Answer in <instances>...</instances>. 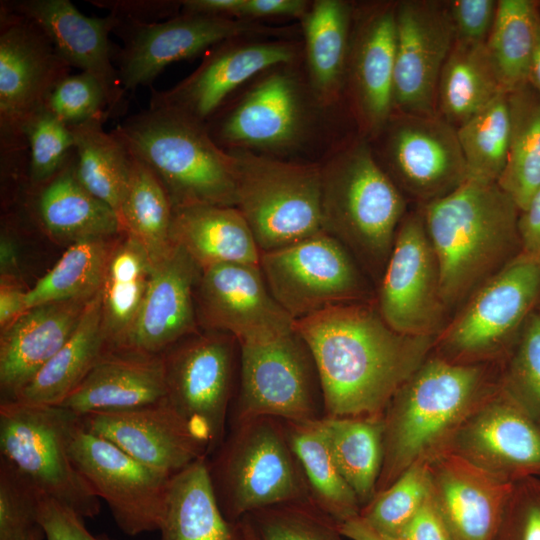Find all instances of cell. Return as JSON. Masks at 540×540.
Here are the masks:
<instances>
[{
	"label": "cell",
	"mask_w": 540,
	"mask_h": 540,
	"mask_svg": "<svg viewBox=\"0 0 540 540\" xmlns=\"http://www.w3.org/2000/svg\"><path fill=\"white\" fill-rule=\"evenodd\" d=\"M295 328L318 370L324 417L383 415L436 339L394 330L375 300L329 307L295 321Z\"/></svg>",
	"instance_id": "1"
},
{
	"label": "cell",
	"mask_w": 540,
	"mask_h": 540,
	"mask_svg": "<svg viewBox=\"0 0 540 540\" xmlns=\"http://www.w3.org/2000/svg\"><path fill=\"white\" fill-rule=\"evenodd\" d=\"M501 366L456 364L429 355L383 413L384 454L376 493L410 467L447 453L467 419L501 388Z\"/></svg>",
	"instance_id": "2"
},
{
	"label": "cell",
	"mask_w": 540,
	"mask_h": 540,
	"mask_svg": "<svg viewBox=\"0 0 540 540\" xmlns=\"http://www.w3.org/2000/svg\"><path fill=\"white\" fill-rule=\"evenodd\" d=\"M420 212L450 313L521 253L520 209L497 183L466 180Z\"/></svg>",
	"instance_id": "3"
},
{
	"label": "cell",
	"mask_w": 540,
	"mask_h": 540,
	"mask_svg": "<svg viewBox=\"0 0 540 540\" xmlns=\"http://www.w3.org/2000/svg\"><path fill=\"white\" fill-rule=\"evenodd\" d=\"M321 211L323 231L379 283L406 201L368 145L353 144L321 167Z\"/></svg>",
	"instance_id": "4"
},
{
	"label": "cell",
	"mask_w": 540,
	"mask_h": 540,
	"mask_svg": "<svg viewBox=\"0 0 540 540\" xmlns=\"http://www.w3.org/2000/svg\"><path fill=\"white\" fill-rule=\"evenodd\" d=\"M112 132L156 175L173 208L237 206L232 157L204 124L173 111L148 108Z\"/></svg>",
	"instance_id": "5"
},
{
	"label": "cell",
	"mask_w": 540,
	"mask_h": 540,
	"mask_svg": "<svg viewBox=\"0 0 540 540\" xmlns=\"http://www.w3.org/2000/svg\"><path fill=\"white\" fill-rule=\"evenodd\" d=\"M207 457L212 487L225 518L240 521L275 504L311 501L284 421L257 417L229 425Z\"/></svg>",
	"instance_id": "6"
},
{
	"label": "cell",
	"mask_w": 540,
	"mask_h": 540,
	"mask_svg": "<svg viewBox=\"0 0 540 540\" xmlns=\"http://www.w3.org/2000/svg\"><path fill=\"white\" fill-rule=\"evenodd\" d=\"M237 208L260 252L280 249L324 232L321 167L231 150Z\"/></svg>",
	"instance_id": "7"
},
{
	"label": "cell",
	"mask_w": 540,
	"mask_h": 540,
	"mask_svg": "<svg viewBox=\"0 0 540 540\" xmlns=\"http://www.w3.org/2000/svg\"><path fill=\"white\" fill-rule=\"evenodd\" d=\"M539 301L540 263L519 254L450 318L432 354L456 364H502Z\"/></svg>",
	"instance_id": "8"
},
{
	"label": "cell",
	"mask_w": 540,
	"mask_h": 540,
	"mask_svg": "<svg viewBox=\"0 0 540 540\" xmlns=\"http://www.w3.org/2000/svg\"><path fill=\"white\" fill-rule=\"evenodd\" d=\"M75 414L60 406L0 403V458L42 495L82 518L100 512V500L75 467L68 448Z\"/></svg>",
	"instance_id": "9"
},
{
	"label": "cell",
	"mask_w": 540,
	"mask_h": 540,
	"mask_svg": "<svg viewBox=\"0 0 540 540\" xmlns=\"http://www.w3.org/2000/svg\"><path fill=\"white\" fill-rule=\"evenodd\" d=\"M264 416L283 421L324 417L318 370L295 327L269 341L239 344V386L228 426Z\"/></svg>",
	"instance_id": "10"
},
{
	"label": "cell",
	"mask_w": 540,
	"mask_h": 540,
	"mask_svg": "<svg viewBox=\"0 0 540 540\" xmlns=\"http://www.w3.org/2000/svg\"><path fill=\"white\" fill-rule=\"evenodd\" d=\"M236 338L199 330L163 354L166 401L210 456L227 433L236 370Z\"/></svg>",
	"instance_id": "11"
},
{
	"label": "cell",
	"mask_w": 540,
	"mask_h": 540,
	"mask_svg": "<svg viewBox=\"0 0 540 540\" xmlns=\"http://www.w3.org/2000/svg\"><path fill=\"white\" fill-rule=\"evenodd\" d=\"M259 267L271 294L294 321L329 307L375 300L365 272L325 232L262 252Z\"/></svg>",
	"instance_id": "12"
},
{
	"label": "cell",
	"mask_w": 540,
	"mask_h": 540,
	"mask_svg": "<svg viewBox=\"0 0 540 540\" xmlns=\"http://www.w3.org/2000/svg\"><path fill=\"white\" fill-rule=\"evenodd\" d=\"M0 9L1 156L21 157L24 127L40 110L71 66L46 33L6 3Z\"/></svg>",
	"instance_id": "13"
},
{
	"label": "cell",
	"mask_w": 540,
	"mask_h": 540,
	"mask_svg": "<svg viewBox=\"0 0 540 540\" xmlns=\"http://www.w3.org/2000/svg\"><path fill=\"white\" fill-rule=\"evenodd\" d=\"M70 457L128 536L160 529L169 482L110 441L86 430L76 415L69 430Z\"/></svg>",
	"instance_id": "14"
},
{
	"label": "cell",
	"mask_w": 540,
	"mask_h": 540,
	"mask_svg": "<svg viewBox=\"0 0 540 540\" xmlns=\"http://www.w3.org/2000/svg\"><path fill=\"white\" fill-rule=\"evenodd\" d=\"M375 303L386 323L407 335L436 338L450 320L420 210L406 213L399 225Z\"/></svg>",
	"instance_id": "15"
},
{
	"label": "cell",
	"mask_w": 540,
	"mask_h": 540,
	"mask_svg": "<svg viewBox=\"0 0 540 540\" xmlns=\"http://www.w3.org/2000/svg\"><path fill=\"white\" fill-rule=\"evenodd\" d=\"M195 305L202 330L228 333L238 344L269 341L295 327L271 294L259 265L218 264L202 269Z\"/></svg>",
	"instance_id": "16"
},
{
	"label": "cell",
	"mask_w": 540,
	"mask_h": 540,
	"mask_svg": "<svg viewBox=\"0 0 540 540\" xmlns=\"http://www.w3.org/2000/svg\"><path fill=\"white\" fill-rule=\"evenodd\" d=\"M395 18L394 110L436 116L440 74L455 42L447 3L402 1L395 5Z\"/></svg>",
	"instance_id": "17"
},
{
	"label": "cell",
	"mask_w": 540,
	"mask_h": 540,
	"mask_svg": "<svg viewBox=\"0 0 540 540\" xmlns=\"http://www.w3.org/2000/svg\"><path fill=\"white\" fill-rule=\"evenodd\" d=\"M393 116L384 126L385 153L389 176L401 192L424 205L448 195L467 180L455 127L439 115Z\"/></svg>",
	"instance_id": "18"
},
{
	"label": "cell",
	"mask_w": 540,
	"mask_h": 540,
	"mask_svg": "<svg viewBox=\"0 0 540 540\" xmlns=\"http://www.w3.org/2000/svg\"><path fill=\"white\" fill-rule=\"evenodd\" d=\"M447 453L504 483L540 478V427L501 384L459 429Z\"/></svg>",
	"instance_id": "19"
},
{
	"label": "cell",
	"mask_w": 540,
	"mask_h": 540,
	"mask_svg": "<svg viewBox=\"0 0 540 540\" xmlns=\"http://www.w3.org/2000/svg\"><path fill=\"white\" fill-rule=\"evenodd\" d=\"M119 20L115 32L125 42L117 56L124 90L149 85L169 64L258 28L244 20L194 13L148 24Z\"/></svg>",
	"instance_id": "20"
},
{
	"label": "cell",
	"mask_w": 540,
	"mask_h": 540,
	"mask_svg": "<svg viewBox=\"0 0 540 540\" xmlns=\"http://www.w3.org/2000/svg\"><path fill=\"white\" fill-rule=\"evenodd\" d=\"M78 417L86 430L168 477L207 458L203 444L166 399L136 409Z\"/></svg>",
	"instance_id": "21"
},
{
	"label": "cell",
	"mask_w": 540,
	"mask_h": 540,
	"mask_svg": "<svg viewBox=\"0 0 540 540\" xmlns=\"http://www.w3.org/2000/svg\"><path fill=\"white\" fill-rule=\"evenodd\" d=\"M5 3L36 23L71 67L81 69L101 84L109 115L120 109L125 90L112 63L113 51L109 40V34L115 32L120 23L118 17L113 14L102 18L85 16L69 0Z\"/></svg>",
	"instance_id": "22"
},
{
	"label": "cell",
	"mask_w": 540,
	"mask_h": 540,
	"mask_svg": "<svg viewBox=\"0 0 540 540\" xmlns=\"http://www.w3.org/2000/svg\"><path fill=\"white\" fill-rule=\"evenodd\" d=\"M294 56L291 45L279 42L224 45L173 88L153 91L149 108L173 111L204 124L238 86Z\"/></svg>",
	"instance_id": "23"
},
{
	"label": "cell",
	"mask_w": 540,
	"mask_h": 540,
	"mask_svg": "<svg viewBox=\"0 0 540 540\" xmlns=\"http://www.w3.org/2000/svg\"><path fill=\"white\" fill-rule=\"evenodd\" d=\"M200 273L190 255L174 244L170 253L153 265L145 299L123 348L163 354L198 332L195 289Z\"/></svg>",
	"instance_id": "24"
},
{
	"label": "cell",
	"mask_w": 540,
	"mask_h": 540,
	"mask_svg": "<svg viewBox=\"0 0 540 540\" xmlns=\"http://www.w3.org/2000/svg\"><path fill=\"white\" fill-rule=\"evenodd\" d=\"M427 464L430 497L452 540H494L513 484L452 453Z\"/></svg>",
	"instance_id": "25"
},
{
	"label": "cell",
	"mask_w": 540,
	"mask_h": 540,
	"mask_svg": "<svg viewBox=\"0 0 540 540\" xmlns=\"http://www.w3.org/2000/svg\"><path fill=\"white\" fill-rule=\"evenodd\" d=\"M304 123V103L297 81L285 70H274L222 119L216 136L218 142L237 147L233 150L277 151L300 139Z\"/></svg>",
	"instance_id": "26"
},
{
	"label": "cell",
	"mask_w": 540,
	"mask_h": 540,
	"mask_svg": "<svg viewBox=\"0 0 540 540\" xmlns=\"http://www.w3.org/2000/svg\"><path fill=\"white\" fill-rule=\"evenodd\" d=\"M90 300L37 305L0 330L1 402L14 401L63 347L76 330Z\"/></svg>",
	"instance_id": "27"
},
{
	"label": "cell",
	"mask_w": 540,
	"mask_h": 540,
	"mask_svg": "<svg viewBox=\"0 0 540 540\" xmlns=\"http://www.w3.org/2000/svg\"><path fill=\"white\" fill-rule=\"evenodd\" d=\"M166 395L162 354L122 348L106 352L59 406L83 416L144 407Z\"/></svg>",
	"instance_id": "28"
},
{
	"label": "cell",
	"mask_w": 540,
	"mask_h": 540,
	"mask_svg": "<svg viewBox=\"0 0 540 540\" xmlns=\"http://www.w3.org/2000/svg\"><path fill=\"white\" fill-rule=\"evenodd\" d=\"M171 240L182 247L201 270L218 264L259 265L260 249L237 207L174 208Z\"/></svg>",
	"instance_id": "29"
},
{
	"label": "cell",
	"mask_w": 540,
	"mask_h": 540,
	"mask_svg": "<svg viewBox=\"0 0 540 540\" xmlns=\"http://www.w3.org/2000/svg\"><path fill=\"white\" fill-rule=\"evenodd\" d=\"M159 531L161 540H252L245 520L232 522L223 515L207 458L171 477Z\"/></svg>",
	"instance_id": "30"
},
{
	"label": "cell",
	"mask_w": 540,
	"mask_h": 540,
	"mask_svg": "<svg viewBox=\"0 0 540 540\" xmlns=\"http://www.w3.org/2000/svg\"><path fill=\"white\" fill-rule=\"evenodd\" d=\"M40 187L36 210L52 239L72 244L125 233L118 214L78 181L74 152L58 173Z\"/></svg>",
	"instance_id": "31"
},
{
	"label": "cell",
	"mask_w": 540,
	"mask_h": 540,
	"mask_svg": "<svg viewBox=\"0 0 540 540\" xmlns=\"http://www.w3.org/2000/svg\"><path fill=\"white\" fill-rule=\"evenodd\" d=\"M353 63L354 87L367 126L378 131L392 116L396 59L395 5L375 11L357 39Z\"/></svg>",
	"instance_id": "32"
},
{
	"label": "cell",
	"mask_w": 540,
	"mask_h": 540,
	"mask_svg": "<svg viewBox=\"0 0 540 540\" xmlns=\"http://www.w3.org/2000/svg\"><path fill=\"white\" fill-rule=\"evenodd\" d=\"M108 351L110 349L102 328L99 291L87 304L69 340L22 389L14 401L59 406Z\"/></svg>",
	"instance_id": "33"
},
{
	"label": "cell",
	"mask_w": 540,
	"mask_h": 540,
	"mask_svg": "<svg viewBox=\"0 0 540 540\" xmlns=\"http://www.w3.org/2000/svg\"><path fill=\"white\" fill-rule=\"evenodd\" d=\"M153 264L132 235L120 236L100 290L102 328L110 350L123 348L145 299Z\"/></svg>",
	"instance_id": "34"
},
{
	"label": "cell",
	"mask_w": 540,
	"mask_h": 540,
	"mask_svg": "<svg viewBox=\"0 0 540 540\" xmlns=\"http://www.w3.org/2000/svg\"><path fill=\"white\" fill-rule=\"evenodd\" d=\"M505 92L485 43L455 40L437 88V114L456 129Z\"/></svg>",
	"instance_id": "35"
},
{
	"label": "cell",
	"mask_w": 540,
	"mask_h": 540,
	"mask_svg": "<svg viewBox=\"0 0 540 540\" xmlns=\"http://www.w3.org/2000/svg\"><path fill=\"white\" fill-rule=\"evenodd\" d=\"M284 424L311 502L339 525L358 517L361 505L339 471L321 419Z\"/></svg>",
	"instance_id": "36"
},
{
	"label": "cell",
	"mask_w": 540,
	"mask_h": 540,
	"mask_svg": "<svg viewBox=\"0 0 540 540\" xmlns=\"http://www.w3.org/2000/svg\"><path fill=\"white\" fill-rule=\"evenodd\" d=\"M333 458L361 509L376 494L383 463V415L323 417Z\"/></svg>",
	"instance_id": "37"
},
{
	"label": "cell",
	"mask_w": 540,
	"mask_h": 540,
	"mask_svg": "<svg viewBox=\"0 0 540 540\" xmlns=\"http://www.w3.org/2000/svg\"><path fill=\"white\" fill-rule=\"evenodd\" d=\"M105 118L70 126L74 136V168L81 185L119 216L129 182L131 155Z\"/></svg>",
	"instance_id": "38"
},
{
	"label": "cell",
	"mask_w": 540,
	"mask_h": 540,
	"mask_svg": "<svg viewBox=\"0 0 540 540\" xmlns=\"http://www.w3.org/2000/svg\"><path fill=\"white\" fill-rule=\"evenodd\" d=\"M510 141L497 182L520 211L540 188V95L530 83L508 93Z\"/></svg>",
	"instance_id": "39"
},
{
	"label": "cell",
	"mask_w": 540,
	"mask_h": 540,
	"mask_svg": "<svg viewBox=\"0 0 540 540\" xmlns=\"http://www.w3.org/2000/svg\"><path fill=\"white\" fill-rule=\"evenodd\" d=\"M120 236L90 238L70 244L56 264L27 290V310L50 302L92 299L101 290Z\"/></svg>",
	"instance_id": "40"
},
{
	"label": "cell",
	"mask_w": 540,
	"mask_h": 540,
	"mask_svg": "<svg viewBox=\"0 0 540 540\" xmlns=\"http://www.w3.org/2000/svg\"><path fill=\"white\" fill-rule=\"evenodd\" d=\"M350 6L341 0H318L302 17L307 62L312 85L324 100H331L345 69Z\"/></svg>",
	"instance_id": "41"
},
{
	"label": "cell",
	"mask_w": 540,
	"mask_h": 540,
	"mask_svg": "<svg viewBox=\"0 0 540 540\" xmlns=\"http://www.w3.org/2000/svg\"><path fill=\"white\" fill-rule=\"evenodd\" d=\"M173 210L160 180L131 155L129 182L120 220L125 233L142 244L153 265L164 259L174 246L171 240Z\"/></svg>",
	"instance_id": "42"
},
{
	"label": "cell",
	"mask_w": 540,
	"mask_h": 540,
	"mask_svg": "<svg viewBox=\"0 0 540 540\" xmlns=\"http://www.w3.org/2000/svg\"><path fill=\"white\" fill-rule=\"evenodd\" d=\"M540 16L529 0H499L485 43L505 92L529 83Z\"/></svg>",
	"instance_id": "43"
},
{
	"label": "cell",
	"mask_w": 540,
	"mask_h": 540,
	"mask_svg": "<svg viewBox=\"0 0 540 540\" xmlns=\"http://www.w3.org/2000/svg\"><path fill=\"white\" fill-rule=\"evenodd\" d=\"M510 129L507 92L456 129L467 180L498 182L507 162Z\"/></svg>",
	"instance_id": "44"
},
{
	"label": "cell",
	"mask_w": 540,
	"mask_h": 540,
	"mask_svg": "<svg viewBox=\"0 0 540 540\" xmlns=\"http://www.w3.org/2000/svg\"><path fill=\"white\" fill-rule=\"evenodd\" d=\"M242 519L252 540H349L339 524L309 500L275 504Z\"/></svg>",
	"instance_id": "45"
},
{
	"label": "cell",
	"mask_w": 540,
	"mask_h": 540,
	"mask_svg": "<svg viewBox=\"0 0 540 540\" xmlns=\"http://www.w3.org/2000/svg\"><path fill=\"white\" fill-rule=\"evenodd\" d=\"M428 464L410 467L362 507L359 517L390 539L399 536L429 496Z\"/></svg>",
	"instance_id": "46"
},
{
	"label": "cell",
	"mask_w": 540,
	"mask_h": 540,
	"mask_svg": "<svg viewBox=\"0 0 540 540\" xmlns=\"http://www.w3.org/2000/svg\"><path fill=\"white\" fill-rule=\"evenodd\" d=\"M505 392L540 427V311L528 317L501 366Z\"/></svg>",
	"instance_id": "47"
},
{
	"label": "cell",
	"mask_w": 540,
	"mask_h": 540,
	"mask_svg": "<svg viewBox=\"0 0 540 540\" xmlns=\"http://www.w3.org/2000/svg\"><path fill=\"white\" fill-rule=\"evenodd\" d=\"M24 137L29 149L28 175L34 186L51 179L74 152V136L69 126L46 108L25 125Z\"/></svg>",
	"instance_id": "48"
},
{
	"label": "cell",
	"mask_w": 540,
	"mask_h": 540,
	"mask_svg": "<svg viewBox=\"0 0 540 540\" xmlns=\"http://www.w3.org/2000/svg\"><path fill=\"white\" fill-rule=\"evenodd\" d=\"M41 493L11 464L0 458V540H32Z\"/></svg>",
	"instance_id": "49"
},
{
	"label": "cell",
	"mask_w": 540,
	"mask_h": 540,
	"mask_svg": "<svg viewBox=\"0 0 540 540\" xmlns=\"http://www.w3.org/2000/svg\"><path fill=\"white\" fill-rule=\"evenodd\" d=\"M45 108L69 127L110 116L104 89L85 72L68 74L60 80L49 95Z\"/></svg>",
	"instance_id": "50"
},
{
	"label": "cell",
	"mask_w": 540,
	"mask_h": 540,
	"mask_svg": "<svg viewBox=\"0 0 540 540\" xmlns=\"http://www.w3.org/2000/svg\"><path fill=\"white\" fill-rule=\"evenodd\" d=\"M494 540H540V478L513 484Z\"/></svg>",
	"instance_id": "51"
},
{
	"label": "cell",
	"mask_w": 540,
	"mask_h": 540,
	"mask_svg": "<svg viewBox=\"0 0 540 540\" xmlns=\"http://www.w3.org/2000/svg\"><path fill=\"white\" fill-rule=\"evenodd\" d=\"M447 8L455 31V40L486 43L495 21L498 1L453 0Z\"/></svg>",
	"instance_id": "52"
},
{
	"label": "cell",
	"mask_w": 540,
	"mask_h": 540,
	"mask_svg": "<svg viewBox=\"0 0 540 540\" xmlns=\"http://www.w3.org/2000/svg\"><path fill=\"white\" fill-rule=\"evenodd\" d=\"M83 519L71 508L41 494L38 522L46 540H113L91 534Z\"/></svg>",
	"instance_id": "53"
},
{
	"label": "cell",
	"mask_w": 540,
	"mask_h": 540,
	"mask_svg": "<svg viewBox=\"0 0 540 540\" xmlns=\"http://www.w3.org/2000/svg\"><path fill=\"white\" fill-rule=\"evenodd\" d=\"M392 540H452L450 533L429 496L404 527L399 536Z\"/></svg>",
	"instance_id": "54"
},
{
	"label": "cell",
	"mask_w": 540,
	"mask_h": 540,
	"mask_svg": "<svg viewBox=\"0 0 540 540\" xmlns=\"http://www.w3.org/2000/svg\"><path fill=\"white\" fill-rule=\"evenodd\" d=\"M95 6L105 8L119 19L134 23H155L170 12L172 2L167 1H89Z\"/></svg>",
	"instance_id": "55"
},
{
	"label": "cell",
	"mask_w": 540,
	"mask_h": 540,
	"mask_svg": "<svg viewBox=\"0 0 540 540\" xmlns=\"http://www.w3.org/2000/svg\"><path fill=\"white\" fill-rule=\"evenodd\" d=\"M518 229L521 255L540 263V188L520 211Z\"/></svg>",
	"instance_id": "56"
},
{
	"label": "cell",
	"mask_w": 540,
	"mask_h": 540,
	"mask_svg": "<svg viewBox=\"0 0 540 540\" xmlns=\"http://www.w3.org/2000/svg\"><path fill=\"white\" fill-rule=\"evenodd\" d=\"M308 8L303 0H241L236 17H303Z\"/></svg>",
	"instance_id": "57"
},
{
	"label": "cell",
	"mask_w": 540,
	"mask_h": 540,
	"mask_svg": "<svg viewBox=\"0 0 540 540\" xmlns=\"http://www.w3.org/2000/svg\"><path fill=\"white\" fill-rule=\"evenodd\" d=\"M26 292L21 281L0 278V330L8 327L27 311Z\"/></svg>",
	"instance_id": "58"
},
{
	"label": "cell",
	"mask_w": 540,
	"mask_h": 540,
	"mask_svg": "<svg viewBox=\"0 0 540 540\" xmlns=\"http://www.w3.org/2000/svg\"><path fill=\"white\" fill-rule=\"evenodd\" d=\"M0 278H9L21 281L15 245L12 238L7 234L1 235Z\"/></svg>",
	"instance_id": "59"
},
{
	"label": "cell",
	"mask_w": 540,
	"mask_h": 540,
	"mask_svg": "<svg viewBox=\"0 0 540 540\" xmlns=\"http://www.w3.org/2000/svg\"><path fill=\"white\" fill-rule=\"evenodd\" d=\"M339 529L349 540H392L375 531L359 516L340 524Z\"/></svg>",
	"instance_id": "60"
},
{
	"label": "cell",
	"mask_w": 540,
	"mask_h": 540,
	"mask_svg": "<svg viewBox=\"0 0 540 540\" xmlns=\"http://www.w3.org/2000/svg\"><path fill=\"white\" fill-rule=\"evenodd\" d=\"M529 83L540 95V22L537 29L536 45L530 69Z\"/></svg>",
	"instance_id": "61"
},
{
	"label": "cell",
	"mask_w": 540,
	"mask_h": 540,
	"mask_svg": "<svg viewBox=\"0 0 540 540\" xmlns=\"http://www.w3.org/2000/svg\"><path fill=\"white\" fill-rule=\"evenodd\" d=\"M45 537H44V533L42 531V529L33 537L32 540H43Z\"/></svg>",
	"instance_id": "62"
}]
</instances>
